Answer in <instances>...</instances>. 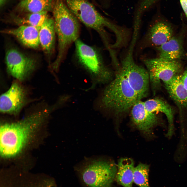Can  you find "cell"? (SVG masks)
<instances>
[{
    "mask_svg": "<svg viewBox=\"0 0 187 187\" xmlns=\"http://www.w3.org/2000/svg\"><path fill=\"white\" fill-rule=\"evenodd\" d=\"M119 68L141 99L146 97L150 83L148 72L147 70L135 63L131 52L123 60Z\"/></svg>",
    "mask_w": 187,
    "mask_h": 187,
    "instance_id": "ba28073f",
    "label": "cell"
},
{
    "mask_svg": "<svg viewBox=\"0 0 187 187\" xmlns=\"http://www.w3.org/2000/svg\"><path fill=\"white\" fill-rule=\"evenodd\" d=\"M49 17L48 12L44 11L37 13H28L23 17L15 18L14 21L15 23L20 25H31L39 30Z\"/></svg>",
    "mask_w": 187,
    "mask_h": 187,
    "instance_id": "ffe728a7",
    "label": "cell"
},
{
    "mask_svg": "<svg viewBox=\"0 0 187 187\" xmlns=\"http://www.w3.org/2000/svg\"><path fill=\"white\" fill-rule=\"evenodd\" d=\"M75 170L84 187H112L117 167L112 162L91 158L77 165Z\"/></svg>",
    "mask_w": 187,
    "mask_h": 187,
    "instance_id": "277c9868",
    "label": "cell"
},
{
    "mask_svg": "<svg viewBox=\"0 0 187 187\" xmlns=\"http://www.w3.org/2000/svg\"><path fill=\"white\" fill-rule=\"evenodd\" d=\"M170 96L181 107H187V90L181 80V75L174 76L170 81L164 83Z\"/></svg>",
    "mask_w": 187,
    "mask_h": 187,
    "instance_id": "9a60e30c",
    "label": "cell"
},
{
    "mask_svg": "<svg viewBox=\"0 0 187 187\" xmlns=\"http://www.w3.org/2000/svg\"><path fill=\"white\" fill-rule=\"evenodd\" d=\"M115 180L123 187H132L135 167L131 158H123L118 161Z\"/></svg>",
    "mask_w": 187,
    "mask_h": 187,
    "instance_id": "e0dca14e",
    "label": "cell"
},
{
    "mask_svg": "<svg viewBox=\"0 0 187 187\" xmlns=\"http://www.w3.org/2000/svg\"><path fill=\"white\" fill-rule=\"evenodd\" d=\"M172 29L168 24L164 22L159 21L152 26L148 36L153 45L159 47L172 37Z\"/></svg>",
    "mask_w": 187,
    "mask_h": 187,
    "instance_id": "2e32d148",
    "label": "cell"
},
{
    "mask_svg": "<svg viewBox=\"0 0 187 187\" xmlns=\"http://www.w3.org/2000/svg\"><path fill=\"white\" fill-rule=\"evenodd\" d=\"M39 30L33 26L22 25L16 28L4 29L1 32L14 37L25 46L36 49L40 44Z\"/></svg>",
    "mask_w": 187,
    "mask_h": 187,
    "instance_id": "7c38bea8",
    "label": "cell"
},
{
    "mask_svg": "<svg viewBox=\"0 0 187 187\" xmlns=\"http://www.w3.org/2000/svg\"><path fill=\"white\" fill-rule=\"evenodd\" d=\"M24 90L17 82L13 83L9 89L0 97V110L2 113L16 114L21 110L25 101Z\"/></svg>",
    "mask_w": 187,
    "mask_h": 187,
    "instance_id": "30bf717a",
    "label": "cell"
},
{
    "mask_svg": "<svg viewBox=\"0 0 187 187\" xmlns=\"http://www.w3.org/2000/svg\"><path fill=\"white\" fill-rule=\"evenodd\" d=\"M183 11L187 17V0H179Z\"/></svg>",
    "mask_w": 187,
    "mask_h": 187,
    "instance_id": "603a6c76",
    "label": "cell"
},
{
    "mask_svg": "<svg viewBox=\"0 0 187 187\" xmlns=\"http://www.w3.org/2000/svg\"><path fill=\"white\" fill-rule=\"evenodd\" d=\"M5 60L9 72L13 77L21 81L29 75L36 65V62L34 58L14 48L7 51Z\"/></svg>",
    "mask_w": 187,
    "mask_h": 187,
    "instance_id": "9c48e42d",
    "label": "cell"
},
{
    "mask_svg": "<svg viewBox=\"0 0 187 187\" xmlns=\"http://www.w3.org/2000/svg\"><path fill=\"white\" fill-rule=\"evenodd\" d=\"M51 11L58 41V53L52 68L57 71L68 48L78 39L80 25L79 20L69 9L64 0H53Z\"/></svg>",
    "mask_w": 187,
    "mask_h": 187,
    "instance_id": "3957f363",
    "label": "cell"
},
{
    "mask_svg": "<svg viewBox=\"0 0 187 187\" xmlns=\"http://www.w3.org/2000/svg\"><path fill=\"white\" fill-rule=\"evenodd\" d=\"M141 99L132 88L124 73L118 69L115 76L101 91L94 102L96 110L123 113Z\"/></svg>",
    "mask_w": 187,
    "mask_h": 187,
    "instance_id": "7a4b0ae2",
    "label": "cell"
},
{
    "mask_svg": "<svg viewBox=\"0 0 187 187\" xmlns=\"http://www.w3.org/2000/svg\"><path fill=\"white\" fill-rule=\"evenodd\" d=\"M181 80L185 88L187 90V69L181 75Z\"/></svg>",
    "mask_w": 187,
    "mask_h": 187,
    "instance_id": "7402d4cb",
    "label": "cell"
},
{
    "mask_svg": "<svg viewBox=\"0 0 187 187\" xmlns=\"http://www.w3.org/2000/svg\"><path fill=\"white\" fill-rule=\"evenodd\" d=\"M50 112L48 110H43L20 121L2 125L0 127V151L2 157L10 158L18 155Z\"/></svg>",
    "mask_w": 187,
    "mask_h": 187,
    "instance_id": "6da1fadb",
    "label": "cell"
},
{
    "mask_svg": "<svg viewBox=\"0 0 187 187\" xmlns=\"http://www.w3.org/2000/svg\"><path fill=\"white\" fill-rule=\"evenodd\" d=\"M55 33L54 19L49 17L39 30L40 44L44 52L47 55H50L54 51Z\"/></svg>",
    "mask_w": 187,
    "mask_h": 187,
    "instance_id": "4fadbf2b",
    "label": "cell"
},
{
    "mask_svg": "<svg viewBox=\"0 0 187 187\" xmlns=\"http://www.w3.org/2000/svg\"><path fill=\"white\" fill-rule=\"evenodd\" d=\"M146 109L151 113L161 112L167 117L169 127L167 135L171 136L174 130L173 112L171 106L166 102L160 98H155L143 102Z\"/></svg>",
    "mask_w": 187,
    "mask_h": 187,
    "instance_id": "5bb4252c",
    "label": "cell"
},
{
    "mask_svg": "<svg viewBox=\"0 0 187 187\" xmlns=\"http://www.w3.org/2000/svg\"><path fill=\"white\" fill-rule=\"evenodd\" d=\"M70 10L86 26L95 30L100 35L106 45L108 44L105 27L119 35L118 26L103 16L88 0H64Z\"/></svg>",
    "mask_w": 187,
    "mask_h": 187,
    "instance_id": "5b68a950",
    "label": "cell"
},
{
    "mask_svg": "<svg viewBox=\"0 0 187 187\" xmlns=\"http://www.w3.org/2000/svg\"><path fill=\"white\" fill-rule=\"evenodd\" d=\"M6 1L7 0H0V5L1 7L4 5Z\"/></svg>",
    "mask_w": 187,
    "mask_h": 187,
    "instance_id": "cb8c5ba5",
    "label": "cell"
},
{
    "mask_svg": "<svg viewBox=\"0 0 187 187\" xmlns=\"http://www.w3.org/2000/svg\"><path fill=\"white\" fill-rule=\"evenodd\" d=\"M53 0H20L17 7L28 13L51 11Z\"/></svg>",
    "mask_w": 187,
    "mask_h": 187,
    "instance_id": "d6986e66",
    "label": "cell"
},
{
    "mask_svg": "<svg viewBox=\"0 0 187 187\" xmlns=\"http://www.w3.org/2000/svg\"><path fill=\"white\" fill-rule=\"evenodd\" d=\"M148 72L150 82L153 91L160 86L161 81L164 83L178 74L182 68L177 60L168 61L159 58H146L143 60Z\"/></svg>",
    "mask_w": 187,
    "mask_h": 187,
    "instance_id": "52a82bcc",
    "label": "cell"
},
{
    "mask_svg": "<svg viewBox=\"0 0 187 187\" xmlns=\"http://www.w3.org/2000/svg\"><path fill=\"white\" fill-rule=\"evenodd\" d=\"M159 58L168 61L177 60L183 54L182 46L177 38L172 37L158 47Z\"/></svg>",
    "mask_w": 187,
    "mask_h": 187,
    "instance_id": "ac0fdd59",
    "label": "cell"
},
{
    "mask_svg": "<svg viewBox=\"0 0 187 187\" xmlns=\"http://www.w3.org/2000/svg\"><path fill=\"white\" fill-rule=\"evenodd\" d=\"M149 166L140 163L135 167L133 182L139 187H150L149 182Z\"/></svg>",
    "mask_w": 187,
    "mask_h": 187,
    "instance_id": "44dd1931",
    "label": "cell"
},
{
    "mask_svg": "<svg viewBox=\"0 0 187 187\" xmlns=\"http://www.w3.org/2000/svg\"><path fill=\"white\" fill-rule=\"evenodd\" d=\"M75 42L79 62L89 74L92 82L90 88H93L97 84L109 83L112 80V73L104 64L96 51L78 39Z\"/></svg>",
    "mask_w": 187,
    "mask_h": 187,
    "instance_id": "8992f818",
    "label": "cell"
},
{
    "mask_svg": "<svg viewBox=\"0 0 187 187\" xmlns=\"http://www.w3.org/2000/svg\"><path fill=\"white\" fill-rule=\"evenodd\" d=\"M131 110L132 119L135 125L143 132L150 134L157 122L155 113L147 110L141 100L135 103Z\"/></svg>",
    "mask_w": 187,
    "mask_h": 187,
    "instance_id": "8fae6325",
    "label": "cell"
}]
</instances>
